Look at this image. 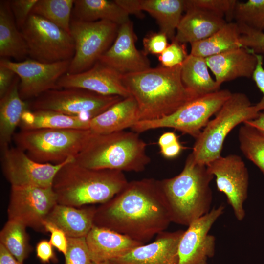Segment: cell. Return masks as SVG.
Instances as JSON below:
<instances>
[{"mask_svg": "<svg viewBox=\"0 0 264 264\" xmlns=\"http://www.w3.org/2000/svg\"><path fill=\"white\" fill-rule=\"evenodd\" d=\"M172 222L160 180L128 182L119 193L96 207L94 225L145 244Z\"/></svg>", "mask_w": 264, "mask_h": 264, "instance_id": "obj_1", "label": "cell"}, {"mask_svg": "<svg viewBox=\"0 0 264 264\" xmlns=\"http://www.w3.org/2000/svg\"><path fill=\"white\" fill-rule=\"evenodd\" d=\"M182 65L122 75L123 85L137 104L139 121L166 117L198 96L182 83Z\"/></svg>", "mask_w": 264, "mask_h": 264, "instance_id": "obj_2", "label": "cell"}, {"mask_svg": "<svg viewBox=\"0 0 264 264\" xmlns=\"http://www.w3.org/2000/svg\"><path fill=\"white\" fill-rule=\"evenodd\" d=\"M128 182L122 171L88 168L74 159L58 171L52 188L57 203L80 208L109 201Z\"/></svg>", "mask_w": 264, "mask_h": 264, "instance_id": "obj_3", "label": "cell"}, {"mask_svg": "<svg viewBox=\"0 0 264 264\" xmlns=\"http://www.w3.org/2000/svg\"><path fill=\"white\" fill-rule=\"evenodd\" d=\"M213 178L206 166L196 162L190 154L179 174L160 180L172 222L188 226L211 210Z\"/></svg>", "mask_w": 264, "mask_h": 264, "instance_id": "obj_4", "label": "cell"}, {"mask_svg": "<svg viewBox=\"0 0 264 264\" xmlns=\"http://www.w3.org/2000/svg\"><path fill=\"white\" fill-rule=\"evenodd\" d=\"M146 146L139 133L133 131L107 134L92 132L74 161L90 169L140 172L151 161Z\"/></svg>", "mask_w": 264, "mask_h": 264, "instance_id": "obj_5", "label": "cell"}, {"mask_svg": "<svg viewBox=\"0 0 264 264\" xmlns=\"http://www.w3.org/2000/svg\"><path fill=\"white\" fill-rule=\"evenodd\" d=\"M260 112L248 97L241 92L232 93L195 139L191 153L197 163L207 165L221 156L225 139L237 125L256 118Z\"/></svg>", "mask_w": 264, "mask_h": 264, "instance_id": "obj_6", "label": "cell"}, {"mask_svg": "<svg viewBox=\"0 0 264 264\" xmlns=\"http://www.w3.org/2000/svg\"><path fill=\"white\" fill-rule=\"evenodd\" d=\"M91 133L89 129L20 130L13 140L34 161L58 164L74 158Z\"/></svg>", "mask_w": 264, "mask_h": 264, "instance_id": "obj_7", "label": "cell"}, {"mask_svg": "<svg viewBox=\"0 0 264 264\" xmlns=\"http://www.w3.org/2000/svg\"><path fill=\"white\" fill-rule=\"evenodd\" d=\"M231 94L229 90L220 89L197 96L166 117L139 121L131 129L140 133L152 129L171 128L196 139L210 118L218 112Z\"/></svg>", "mask_w": 264, "mask_h": 264, "instance_id": "obj_8", "label": "cell"}, {"mask_svg": "<svg viewBox=\"0 0 264 264\" xmlns=\"http://www.w3.org/2000/svg\"><path fill=\"white\" fill-rule=\"evenodd\" d=\"M119 27L106 20L85 22L71 19L70 34L75 44V53L67 73L77 74L90 68L112 44Z\"/></svg>", "mask_w": 264, "mask_h": 264, "instance_id": "obj_9", "label": "cell"}, {"mask_svg": "<svg viewBox=\"0 0 264 264\" xmlns=\"http://www.w3.org/2000/svg\"><path fill=\"white\" fill-rule=\"evenodd\" d=\"M21 31L30 59L52 63L70 60L74 55L70 34L42 17L30 14Z\"/></svg>", "mask_w": 264, "mask_h": 264, "instance_id": "obj_10", "label": "cell"}, {"mask_svg": "<svg viewBox=\"0 0 264 264\" xmlns=\"http://www.w3.org/2000/svg\"><path fill=\"white\" fill-rule=\"evenodd\" d=\"M123 98L79 88H55L41 94L28 105L31 110H50L91 119Z\"/></svg>", "mask_w": 264, "mask_h": 264, "instance_id": "obj_11", "label": "cell"}, {"mask_svg": "<svg viewBox=\"0 0 264 264\" xmlns=\"http://www.w3.org/2000/svg\"><path fill=\"white\" fill-rule=\"evenodd\" d=\"M74 159L69 158L58 164L41 163L16 146L0 150L2 170L11 186L51 187L58 171Z\"/></svg>", "mask_w": 264, "mask_h": 264, "instance_id": "obj_12", "label": "cell"}, {"mask_svg": "<svg viewBox=\"0 0 264 264\" xmlns=\"http://www.w3.org/2000/svg\"><path fill=\"white\" fill-rule=\"evenodd\" d=\"M57 204V197L52 187L11 186L7 208L8 220L45 232L44 224Z\"/></svg>", "mask_w": 264, "mask_h": 264, "instance_id": "obj_13", "label": "cell"}, {"mask_svg": "<svg viewBox=\"0 0 264 264\" xmlns=\"http://www.w3.org/2000/svg\"><path fill=\"white\" fill-rule=\"evenodd\" d=\"M71 60L44 63L30 58L13 62L0 58V65L12 70L18 76L19 94L26 101L56 88L58 81L67 73Z\"/></svg>", "mask_w": 264, "mask_h": 264, "instance_id": "obj_14", "label": "cell"}, {"mask_svg": "<svg viewBox=\"0 0 264 264\" xmlns=\"http://www.w3.org/2000/svg\"><path fill=\"white\" fill-rule=\"evenodd\" d=\"M216 177L217 188L226 196L238 220L245 215L243 204L248 196L249 174L242 158L235 154L220 156L206 165Z\"/></svg>", "mask_w": 264, "mask_h": 264, "instance_id": "obj_15", "label": "cell"}, {"mask_svg": "<svg viewBox=\"0 0 264 264\" xmlns=\"http://www.w3.org/2000/svg\"><path fill=\"white\" fill-rule=\"evenodd\" d=\"M220 205L192 222L184 231L178 247V264H207L215 254L216 239L209 234L212 225L223 213Z\"/></svg>", "mask_w": 264, "mask_h": 264, "instance_id": "obj_16", "label": "cell"}, {"mask_svg": "<svg viewBox=\"0 0 264 264\" xmlns=\"http://www.w3.org/2000/svg\"><path fill=\"white\" fill-rule=\"evenodd\" d=\"M136 39L131 21L120 25L113 43L99 61L121 75L150 68L147 56L136 47Z\"/></svg>", "mask_w": 264, "mask_h": 264, "instance_id": "obj_17", "label": "cell"}, {"mask_svg": "<svg viewBox=\"0 0 264 264\" xmlns=\"http://www.w3.org/2000/svg\"><path fill=\"white\" fill-rule=\"evenodd\" d=\"M122 75L97 61L90 68L77 74L66 73L56 84V88H79L103 95L131 96L123 84Z\"/></svg>", "mask_w": 264, "mask_h": 264, "instance_id": "obj_18", "label": "cell"}, {"mask_svg": "<svg viewBox=\"0 0 264 264\" xmlns=\"http://www.w3.org/2000/svg\"><path fill=\"white\" fill-rule=\"evenodd\" d=\"M129 14L139 18L142 11L148 12L154 18L160 28L171 41L175 37L176 29L185 11V0H115Z\"/></svg>", "mask_w": 264, "mask_h": 264, "instance_id": "obj_19", "label": "cell"}, {"mask_svg": "<svg viewBox=\"0 0 264 264\" xmlns=\"http://www.w3.org/2000/svg\"><path fill=\"white\" fill-rule=\"evenodd\" d=\"M184 231H163L152 242L111 261L116 264H178V247Z\"/></svg>", "mask_w": 264, "mask_h": 264, "instance_id": "obj_20", "label": "cell"}, {"mask_svg": "<svg viewBox=\"0 0 264 264\" xmlns=\"http://www.w3.org/2000/svg\"><path fill=\"white\" fill-rule=\"evenodd\" d=\"M208 68L220 87L222 83L240 77H252L257 64L250 49L240 47L205 58Z\"/></svg>", "mask_w": 264, "mask_h": 264, "instance_id": "obj_21", "label": "cell"}, {"mask_svg": "<svg viewBox=\"0 0 264 264\" xmlns=\"http://www.w3.org/2000/svg\"><path fill=\"white\" fill-rule=\"evenodd\" d=\"M86 240L93 263L112 261L144 244L118 232L94 225Z\"/></svg>", "mask_w": 264, "mask_h": 264, "instance_id": "obj_22", "label": "cell"}, {"mask_svg": "<svg viewBox=\"0 0 264 264\" xmlns=\"http://www.w3.org/2000/svg\"><path fill=\"white\" fill-rule=\"evenodd\" d=\"M185 11L174 39L181 43L191 44L204 40L227 22L224 18L202 9L189 7Z\"/></svg>", "mask_w": 264, "mask_h": 264, "instance_id": "obj_23", "label": "cell"}, {"mask_svg": "<svg viewBox=\"0 0 264 264\" xmlns=\"http://www.w3.org/2000/svg\"><path fill=\"white\" fill-rule=\"evenodd\" d=\"M139 120L137 104L130 96L91 119L89 129L95 133H110L131 128Z\"/></svg>", "mask_w": 264, "mask_h": 264, "instance_id": "obj_24", "label": "cell"}, {"mask_svg": "<svg viewBox=\"0 0 264 264\" xmlns=\"http://www.w3.org/2000/svg\"><path fill=\"white\" fill-rule=\"evenodd\" d=\"M96 207L77 208L57 203L45 221L62 230L71 238L86 237L94 225Z\"/></svg>", "mask_w": 264, "mask_h": 264, "instance_id": "obj_25", "label": "cell"}, {"mask_svg": "<svg viewBox=\"0 0 264 264\" xmlns=\"http://www.w3.org/2000/svg\"><path fill=\"white\" fill-rule=\"evenodd\" d=\"M19 82L17 75L6 93L0 98V150L10 146L22 114L29 110L28 102L22 100L20 95Z\"/></svg>", "mask_w": 264, "mask_h": 264, "instance_id": "obj_26", "label": "cell"}, {"mask_svg": "<svg viewBox=\"0 0 264 264\" xmlns=\"http://www.w3.org/2000/svg\"><path fill=\"white\" fill-rule=\"evenodd\" d=\"M28 56L26 41L18 28L12 14L9 2H0V56L12 58L22 61Z\"/></svg>", "mask_w": 264, "mask_h": 264, "instance_id": "obj_27", "label": "cell"}, {"mask_svg": "<svg viewBox=\"0 0 264 264\" xmlns=\"http://www.w3.org/2000/svg\"><path fill=\"white\" fill-rule=\"evenodd\" d=\"M90 120L50 110H28L22 114L18 127L23 130L41 129L87 130L89 129Z\"/></svg>", "mask_w": 264, "mask_h": 264, "instance_id": "obj_28", "label": "cell"}, {"mask_svg": "<svg viewBox=\"0 0 264 264\" xmlns=\"http://www.w3.org/2000/svg\"><path fill=\"white\" fill-rule=\"evenodd\" d=\"M72 14L80 21L106 20L119 26L130 21L129 13L115 0H75Z\"/></svg>", "mask_w": 264, "mask_h": 264, "instance_id": "obj_29", "label": "cell"}, {"mask_svg": "<svg viewBox=\"0 0 264 264\" xmlns=\"http://www.w3.org/2000/svg\"><path fill=\"white\" fill-rule=\"evenodd\" d=\"M238 24L227 22L208 38L191 44L190 54L204 58L237 48L242 47Z\"/></svg>", "mask_w": 264, "mask_h": 264, "instance_id": "obj_30", "label": "cell"}, {"mask_svg": "<svg viewBox=\"0 0 264 264\" xmlns=\"http://www.w3.org/2000/svg\"><path fill=\"white\" fill-rule=\"evenodd\" d=\"M181 78L184 86L197 96L220 90L209 74L204 58L189 54L182 65Z\"/></svg>", "mask_w": 264, "mask_h": 264, "instance_id": "obj_31", "label": "cell"}, {"mask_svg": "<svg viewBox=\"0 0 264 264\" xmlns=\"http://www.w3.org/2000/svg\"><path fill=\"white\" fill-rule=\"evenodd\" d=\"M26 228L19 222L8 220L0 232V243L22 264L32 251Z\"/></svg>", "mask_w": 264, "mask_h": 264, "instance_id": "obj_32", "label": "cell"}, {"mask_svg": "<svg viewBox=\"0 0 264 264\" xmlns=\"http://www.w3.org/2000/svg\"><path fill=\"white\" fill-rule=\"evenodd\" d=\"M74 3V0H38L30 14L42 17L70 34Z\"/></svg>", "mask_w": 264, "mask_h": 264, "instance_id": "obj_33", "label": "cell"}, {"mask_svg": "<svg viewBox=\"0 0 264 264\" xmlns=\"http://www.w3.org/2000/svg\"><path fill=\"white\" fill-rule=\"evenodd\" d=\"M238 139L242 154L264 175V135L244 123L239 129Z\"/></svg>", "mask_w": 264, "mask_h": 264, "instance_id": "obj_34", "label": "cell"}, {"mask_svg": "<svg viewBox=\"0 0 264 264\" xmlns=\"http://www.w3.org/2000/svg\"><path fill=\"white\" fill-rule=\"evenodd\" d=\"M236 22L254 30L264 31V0L237 1L234 13Z\"/></svg>", "mask_w": 264, "mask_h": 264, "instance_id": "obj_35", "label": "cell"}, {"mask_svg": "<svg viewBox=\"0 0 264 264\" xmlns=\"http://www.w3.org/2000/svg\"><path fill=\"white\" fill-rule=\"evenodd\" d=\"M237 2L236 0H185V5L186 8L196 7L222 18L225 17L226 22H229L234 19Z\"/></svg>", "mask_w": 264, "mask_h": 264, "instance_id": "obj_36", "label": "cell"}, {"mask_svg": "<svg viewBox=\"0 0 264 264\" xmlns=\"http://www.w3.org/2000/svg\"><path fill=\"white\" fill-rule=\"evenodd\" d=\"M68 247L65 264H92L86 237H68Z\"/></svg>", "mask_w": 264, "mask_h": 264, "instance_id": "obj_37", "label": "cell"}, {"mask_svg": "<svg viewBox=\"0 0 264 264\" xmlns=\"http://www.w3.org/2000/svg\"><path fill=\"white\" fill-rule=\"evenodd\" d=\"M188 55L186 44L174 39L163 52L158 56V59L162 66L172 68L181 65Z\"/></svg>", "mask_w": 264, "mask_h": 264, "instance_id": "obj_38", "label": "cell"}, {"mask_svg": "<svg viewBox=\"0 0 264 264\" xmlns=\"http://www.w3.org/2000/svg\"><path fill=\"white\" fill-rule=\"evenodd\" d=\"M237 24L242 47L250 49L255 54H264V32L254 30L244 24Z\"/></svg>", "mask_w": 264, "mask_h": 264, "instance_id": "obj_39", "label": "cell"}, {"mask_svg": "<svg viewBox=\"0 0 264 264\" xmlns=\"http://www.w3.org/2000/svg\"><path fill=\"white\" fill-rule=\"evenodd\" d=\"M167 36L161 32H150L143 39L144 54L159 55L169 44Z\"/></svg>", "mask_w": 264, "mask_h": 264, "instance_id": "obj_40", "label": "cell"}, {"mask_svg": "<svg viewBox=\"0 0 264 264\" xmlns=\"http://www.w3.org/2000/svg\"><path fill=\"white\" fill-rule=\"evenodd\" d=\"M38 0H9L10 8L18 28L21 30Z\"/></svg>", "mask_w": 264, "mask_h": 264, "instance_id": "obj_41", "label": "cell"}, {"mask_svg": "<svg viewBox=\"0 0 264 264\" xmlns=\"http://www.w3.org/2000/svg\"><path fill=\"white\" fill-rule=\"evenodd\" d=\"M45 232H49V242L53 247L64 255L66 254L68 247V237L65 233L54 224L45 221L44 224Z\"/></svg>", "mask_w": 264, "mask_h": 264, "instance_id": "obj_42", "label": "cell"}, {"mask_svg": "<svg viewBox=\"0 0 264 264\" xmlns=\"http://www.w3.org/2000/svg\"><path fill=\"white\" fill-rule=\"evenodd\" d=\"M257 64L252 76L257 88L262 94L260 101L255 105L257 110L261 112L264 111V68L263 67V56L262 55L256 54Z\"/></svg>", "mask_w": 264, "mask_h": 264, "instance_id": "obj_43", "label": "cell"}, {"mask_svg": "<svg viewBox=\"0 0 264 264\" xmlns=\"http://www.w3.org/2000/svg\"><path fill=\"white\" fill-rule=\"evenodd\" d=\"M53 247L49 241L43 240L38 242L36 246V256L42 263L57 262Z\"/></svg>", "mask_w": 264, "mask_h": 264, "instance_id": "obj_44", "label": "cell"}, {"mask_svg": "<svg viewBox=\"0 0 264 264\" xmlns=\"http://www.w3.org/2000/svg\"><path fill=\"white\" fill-rule=\"evenodd\" d=\"M16 76L12 70L0 65V98L6 93Z\"/></svg>", "mask_w": 264, "mask_h": 264, "instance_id": "obj_45", "label": "cell"}, {"mask_svg": "<svg viewBox=\"0 0 264 264\" xmlns=\"http://www.w3.org/2000/svg\"><path fill=\"white\" fill-rule=\"evenodd\" d=\"M184 147L179 140L165 147L160 148V153L166 158H174L177 156Z\"/></svg>", "mask_w": 264, "mask_h": 264, "instance_id": "obj_46", "label": "cell"}, {"mask_svg": "<svg viewBox=\"0 0 264 264\" xmlns=\"http://www.w3.org/2000/svg\"><path fill=\"white\" fill-rule=\"evenodd\" d=\"M0 264H23L18 261L1 243H0Z\"/></svg>", "mask_w": 264, "mask_h": 264, "instance_id": "obj_47", "label": "cell"}, {"mask_svg": "<svg viewBox=\"0 0 264 264\" xmlns=\"http://www.w3.org/2000/svg\"><path fill=\"white\" fill-rule=\"evenodd\" d=\"M179 140L178 137L174 132H166L163 133L159 138L158 144L160 148L168 146Z\"/></svg>", "mask_w": 264, "mask_h": 264, "instance_id": "obj_48", "label": "cell"}, {"mask_svg": "<svg viewBox=\"0 0 264 264\" xmlns=\"http://www.w3.org/2000/svg\"><path fill=\"white\" fill-rule=\"evenodd\" d=\"M244 123L254 127L264 135V112H260L256 118L246 121Z\"/></svg>", "mask_w": 264, "mask_h": 264, "instance_id": "obj_49", "label": "cell"}, {"mask_svg": "<svg viewBox=\"0 0 264 264\" xmlns=\"http://www.w3.org/2000/svg\"><path fill=\"white\" fill-rule=\"evenodd\" d=\"M92 264H114L110 262H101V263H92Z\"/></svg>", "mask_w": 264, "mask_h": 264, "instance_id": "obj_50", "label": "cell"}]
</instances>
